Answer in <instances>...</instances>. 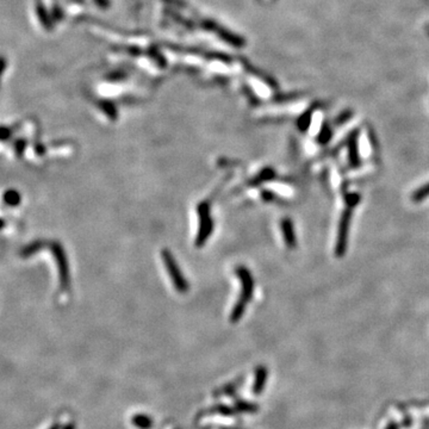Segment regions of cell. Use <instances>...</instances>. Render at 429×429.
<instances>
[{
	"label": "cell",
	"instance_id": "cell-10",
	"mask_svg": "<svg viewBox=\"0 0 429 429\" xmlns=\"http://www.w3.org/2000/svg\"><path fill=\"white\" fill-rule=\"evenodd\" d=\"M427 197H429V183L418 187L411 195V199L414 203H419L422 202V200H424Z\"/></svg>",
	"mask_w": 429,
	"mask_h": 429
},
{
	"label": "cell",
	"instance_id": "cell-12",
	"mask_svg": "<svg viewBox=\"0 0 429 429\" xmlns=\"http://www.w3.org/2000/svg\"><path fill=\"white\" fill-rule=\"evenodd\" d=\"M236 408L238 410H241V411L256 412L257 409H259V406L253 404V403L246 402V400H238V402H236Z\"/></svg>",
	"mask_w": 429,
	"mask_h": 429
},
{
	"label": "cell",
	"instance_id": "cell-24",
	"mask_svg": "<svg viewBox=\"0 0 429 429\" xmlns=\"http://www.w3.org/2000/svg\"><path fill=\"white\" fill-rule=\"evenodd\" d=\"M74 428H75L74 427V423H68L63 429H74Z\"/></svg>",
	"mask_w": 429,
	"mask_h": 429
},
{
	"label": "cell",
	"instance_id": "cell-17",
	"mask_svg": "<svg viewBox=\"0 0 429 429\" xmlns=\"http://www.w3.org/2000/svg\"><path fill=\"white\" fill-rule=\"evenodd\" d=\"M14 130L9 126H0V141H9L12 137Z\"/></svg>",
	"mask_w": 429,
	"mask_h": 429
},
{
	"label": "cell",
	"instance_id": "cell-25",
	"mask_svg": "<svg viewBox=\"0 0 429 429\" xmlns=\"http://www.w3.org/2000/svg\"><path fill=\"white\" fill-rule=\"evenodd\" d=\"M221 429H237V428H221Z\"/></svg>",
	"mask_w": 429,
	"mask_h": 429
},
{
	"label": "cell",
	"instance_id": "cell-5",
	"mask_svg": "<svg viewBox=\"0 0 429 429\" xmlns=\"http://www.w3.org/2000/svg\"><path fill=\"white\" fill-rule=\"evenodd\" d=\"M281 231L282 236H284L285 243L288 244L289 248L294 249L297 246V238H296L295 229H294V223L290 218H282L281 221Z\"/></svg>",
	"mask_w": 429,
	"mask_h": 429
},
{
	"label": "cell",
	"instance_id": "cell-15",
	"mask_svg": "<svg viewBox=\"0 0 429 429\" xmlns=\"http://www.w3.org/2000/svg\"><path fill=\"white\" fill-rule=\"evenodd\" d=\"M360 196H359L358 193H346L345 195L346 205L353 206V208H355V206L360 203Z\"/></svg>",
	"mask_w": 429,
	"mask_h": 429
},
{
	"label": "cell",
	"instance_id": "cell-7",
	"mask_svg": "<svg viewBox=\"0 0 429 429\" xmlns=\"http://www.w3.org/2000/svg\"><path fill=\"white\" fill-rule=\"evenodd\" d=\"M3 200L8 206L11 208H16L22 203V195L15 189H9L6 190V192L3 195Z\"/></svg>",
	"mask_w": 429,
	"mask_h": 429
},
{
	"label": "cell",
	"instance_id": "cell-14",
	"mask_svg": "<svg viewBox=\"0 0 429 429\" xmlns=\"http://www.w3.org/2000/svg\"><path fill=\"white\" fill-rule=\"evenodd\" d=\"M25 148H27V141H25L24 138L16 139L15 143H14V149H15V152H16V155H17L18 158L23 157V154H24V152H25Z\"/></svg>",
	"mask_w": 429,
	"mask_h": 429
},
{
	"label": "cell",
	"instance_id": "cell-20",
	"mask_svg": "<svg viewBox=\"0 0 429 429\" xmlns=\"http://www.w3.org/2000/svg\"><path fill=\"white\" fill-rule=\"evenodd\" d=\"M5 68H6L5 59L3 56H0V81H2V76H3V73L5 71Z\"/></svg>",
	"mask_w": 429,
	"mask_h": 429
},
{
	"label": "cell",
	"instance_id": "cell-22",
	"mask_svg": "<svg viewBox=\"0 0 429 429\" xmlns=\"http://www.w3.org/2000/svg\"><path fill=\"white\" fill-rule=\"evenodd\" d=\"M5 225H6V222H5V219L4 218H2L0 217V230H3V229L5 228Z\"/></svg>",
	"mask_w": 429,
	"mask_h": 429
},
{
	"label": "cell",
	"instance_id": "cell-16",
	"mask_svg": "<svg viewBox=\"0 0 429 429\" xmlns=\"http://www.w3.org/2000/svg\"><path fill=\"white\" fill-rule=\"evenodd\" d=\"M210 412H218V414L227 415V416H231V415L235 414V411L233 409L228 408V406H225V405H216L211 410H210Z\"/></svg>",
	"mask_w": 429,
	"mask_h": 429
},
{
	"label": "cell",
	"instance_id": "cell-19",
	"mask_svg": "<svg viewBox=\"0 0 429 429\" xmlns=\"http://www.w3.org/2000/svg\"><path fill=\"white\" fill-rule=\"evenodd\" d=\"M351 112H345V113H341L340 114V116L338 117V118H336V123L339 124V125H341V124H343L346 122V120L347 119H349L351 118Z\"/></svg>",
	"mask_w": 429,
	"mask_h": 429
},
{
	"label": "cell",
	"instance_id": "cell-13",
	"mask_svg": "<svg viewBox=\"0 0 429 429\" xmlns=\"http://www.w3.org/2000/svg\"><path fill=\"white\" fill-rule=\"evenodd\" d=\"M37 15H38V17L41 18V23H42L46 28H50L49 16H48L46 9H44L41 4L37 5Z\"/></svg>",
	"mask_w": 429,
	"mask_h": 429
},
{
	"label": "cell",
	"instance_id": "cell-23",
	"mask_svg": "<svg viewBox=\"0 0 429 429\" xmlns=\"http://www.w3.org/2000/svg\"><path fill=\"white\" fill-rule=\"evenodd\" d=\"M49 429H61V425H60V423H54Z\"/></svg>",
	"mask_w": 429,
	"mask_h": 429
},
{
	"label": "cell",
	"instance_id": "cell-26",
	"mask_svg": "<svg viewBox=\"0 0 429 429\" xmlns=\"http://www.w3.org/2000/svg\"><path fill=\"white\" fill-rule=\"evenodd\" d=\"M424 429H428V428H424Z\"/></svg>",
	"mask_w": 429,
	"mask_h": 429
},
{
	"label": "cell",
	"instance_id": "cell-8",
	"mask_svg": "<svg viewBox=\"0 0 429 429\" xmlns=\"http://www.w3.org/2000/svg\"><path fill=\"white\" fill-rule=\"evenodd\" d=\"M132 424H135L136 427L139 429H151L154 424V422L152 421V418L147 415H136L132 417Z\"/></svg>",
	"mask_w": 429,
	"mask_h": 429
},
{
	"label": "cell",
	"instance_id": "cell-11",
	"mask_svg": "<svg viewBox=\"0 0 429 429\" xmlns=\"http://www.w3.org/2000/svg\"><path fill=\"white\" fill-rule=\"evenodd\" d=\"M333 136V130L330 126L328 125V123H324V125L322 126V129H321L319 137H317V141L320 142V145H327L330 141V138H332Z\"/></svg>",
	"mask_w": 429,
	"mask_h": 429
},
{
	"label": "cell",
	"instance_id": "cell-6",
	"mask_svg": "<svg viewBox=\"0 0 429 429\" xmlns=\"http://www.w3.org/2000/svg\"><path fill=\"white\" fill-rule=\"evenodd\" d=\"M267 376H268V372H267L265 367L260 366L259 368H256L255 381H254L253 385V392L255 393V395H260V393L262 392L263 387H265Z\"/></svg>",
	"mask_w": 429,
	"mask_h": 429
},
{
	"label": "cell",
	"instance_id": "cell-3",
	"mask_svg": "<svg viewBox=\"0 0 429 429\" xmlns=\"http://www.w3.org/2000/svg\"><path fill=\"white\" fill-rule=\"evenodd\" d=\"M358 136H359V130H354L349 133V136L346 139L348 148V166L351 168H358L361 166V158L359 154V147H358Z\"/></svg>",
	"mask_w": 429,
	"mask_h": 429
},
{
	"label": "cell",
	"instance_id": "cell-4",
	"mask_svg": "<svg viewBox=\"0 0 429 429\" xmlns=\"http://www.w3.org/2000/svg\"><path fill=\"white\" fill-rule=\"evenodd\" d=\"M165 260H166V265H167L168 271H170L171 275L173 276V281H174V284H176V288L179 291H185L187 289V284H186V281L184 280L183 275L180 276V273H179V269H178L177 263L174 262V260L172 259L170 255H165Z\"/></svg>",
	"mask_w": 429,
	"mask_h": 429
},
{
	"label": "cell",
	"instance_id": "cell-21",
	"mask_svg": "<svg viewBox=\"0 0 429 429\" xmlns=\"http://www.w3.org/2000/svg\"><path fill=\"white\" fill-rule=\"evenodd\" d=\"M386 429H399V425L395 423V422H391V423L389 424V427H387Z\"/></svg>",
	"mask_w": 429,
	"mask_h": 429
},
{
	"label": "cell",
	"instance_id": "cell-18",
	"mask_svg": "<svg viewBox=\"0 0 429 429\" xmlns=\"http://www.w3.org/2000/svg\"><path fill=\"white\" fill-rule=\"evenodd\" d=\"M235 387H236V384H230V385H225L223 389L221 391L222 392L217 393V395H233L235 392ZM216 395V396H217Z\"/></svg>",
	"mask_w": 429,
	"mask_h": 429
},
{
	"label": "cell",
	"instance_id": "cell-1",
	"mask_svg": "<svg viewBox=\"0 0 429 429\" xmlns=\"http://www.w3.org/2000/svg\"><path fill=\"white\" fill-rule=\"evenodd\" d=\"M353 210H354L353 206L346 205V209L343 210L341 217H340L338 238H336V244H335V255L338 257H342L346 254V252H347L348 235H349V228H351Z\"/></svg>",
	"mask_w": 429,
	"mask_h": 429
},
{
	"label": "cell",
	"instance_id": "cell-2",
	"mask_svg": "<svg viewBox=\"0 0 429 429\" xmlns=\"http://www.w3.org/2000/svg\"><path fill=\"white\" fill-rule=\"evenodd\" d=\"M50 249H52V253L54 257H55L57 267H59L60 284H61V288L66 290L69 286V269L65 250H63L61 244L57 242H53L52 246H50Z\"/></svg>",
	"mask_w": 429,
	"mask_h": 429
},
{
	"label": "cell",
	"instance_id": "cell-9",
	"mask_svg": "<svg viewBox=\"0 0 429 429\" xmlns=\"http://www.w3.org/2000/svg\"><path fill=\"white\" fill-rule=\"evenodd\" d=\"M44 242L43 241H34V242H31L30 244H28V246H25L23 249L21 250V255L23 257H29L31 255H34V254H36L38 250L42 249Z\"/></svg>",
	"mask_w": 429,
	"mask_h": 429
}]
</instances>
